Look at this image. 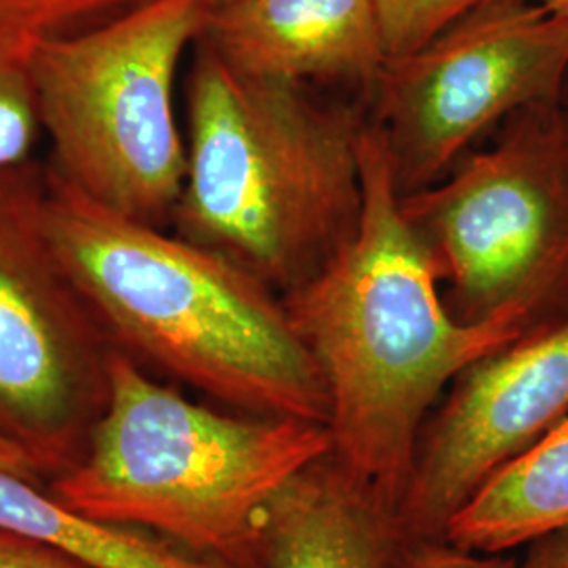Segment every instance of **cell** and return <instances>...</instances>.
Here are the masks:
<instances>
[{
  "label": "cell",
  "instance_id": "1",
  "mask_svg": "<svg viewBox=\"0 0 568 568\" xmlns=\"http://www.w3.org/2000/svg\"><path fill=\"white\" fill-rule=\"evenodd\" d=\"M361 163L365 211L356 236L281 297L325 377L333 459L398 514L440 394L471 363L523 337L448 312L429 255L400 213L371 121Z\"/></svg>",
  "mask_w": 568,
  "mask_h": 568
},
{
  "label": "cell",
  "instance_id": "2",
  "mask_svg": "<svg viewBox=\"0 0 568 568\" xmlns=\"http://www.w3.org/2000/svg\"><path fill=\"white\" fill-rule=\"evenodd\" d=\"M44 225L114 349L241 413L328 426L325 377L283 297L175 232L44 171Z\"/></svg>",
  "mask_w": 568,
  "mask_h": 568
},
{
  "label": "cell",
  "instance_id": "3",
  "mask_svg": "<svg viewBox=\"0 0 568 568\" xmlns=\"http://www.w3.org/2000/svg\"><path fill=\"white\" fill-rule=\"evenodd\" d=\"M356 95L260 81L194 42L173 232L284 295L356 236L365 211Z\"/></svg>",
  "mask_w": 568,
  "mask_h": 568
},
{
  "label": "cell",
  "instance_id": "4",
  "mask_svg": "<svg viewBox=\"0 0 568 568\" xmlns=\"http://www.w3.org/2000/svg\"><path fill=\"white\" fill-rule=\"evenodd\" d=\"M333 448L328 427L222 413L156 382L119 349L108 398L74 466L51 480L63 506L140 528L236 568H260L265 508Z\"/></svg>",
  "mask_w": 568,
  "mask_h": 568
},
{
  "label": "cell",
  "instance_id": "5",
  "mask_svg": "<svg viewBox=\"0 0 568 568\" xmlns=\"http://www.w3.org/2000/svg\"><path fill=\"white\" fill-rule=\"evenodd\" d=\"M209 11V0H145L37 42L32 87L61 180L119 215L171 224L185 180L175 79Z\"/></svg>",
  "mask_w": 568,
  "mask_h": 568
},
{
  "label": "cell",
  "instance_id": "6",
  "mask_svg": "<svg viewBox=\"0 0 568 568\" xmlns=\"http://www.w3.org/2000/svg\"><path fill=\"white\" fill-rule=\"evenodd\" d=\"M448 312L527 337L568 318V105L539 102L467 150L440 182L400 196Z\"/></svg>",
  "mask_w": 568,
  "mask_h": 568
},
{
  "label": "cell",
  "instance_id": "7",
  "mask_svg": "<svg viewBox=\"0 0 568 568\" xmlns=\"http://www.w3.org/2000/svg\"><path fill=\"white\" fill-rule=\"evenodd\" d=\"M568 16L480 0L415 51L387 58L368 95L398 196L440 182L514 112L560 100Z\"/></svg>",
  "mask_w": 568,
  "mask_h": 568
},
{
  "label": "cell",
  "instance_id": "8",
  "mask_svg": "<svg viewBox=\"0 0 568 568\" xmlns=\"http://www.w3.org/2000/svg\"><path fill=\"white\" fill-rule=\"evenodd\" d=\"M44 171L0 173V436L58 476L102 413L114 347L49 239Z\"/></svg>",
  "mask_w": 568,
  "mask_h": 568
},
{
  "label": "cell",
  "instance_id": "9",
  "mask_svg": "<svg viewBox=\"0 0 568 568\" xmlns=\"http://www.w3.org/2000/svg\"><path fill=\"white\" fill-rule=\"evenodd\" d=\"M568 417V318L464 368L422 429L398 509L405 541L445 539L493 474Z\"/></svg>",
  "mask_w": 568,
  "mask_h": 568
},
{
  "label": "cell",
  "instance_id": "10",
  "mask_svg": "<svg viewBox=\"0 0 568 568\" xmlns=\"http://www.w3.org/2000/svg\"><path fill=\"white\" fill-rule=\"evenodd\" d=\"M199 41L244 77L365 102L387 61L375 0H230L211 7Z\"/></svg>",
  "mask_w": 568,
  "mask_h": 568
},
{
  "label": "cell",
  "instance_id": "11",
  "mask_svg": "<svg viewBox=\"0 0 568 568\" xmlns=\"http://www.w3.org/2000/svg\"><path fill=\"white\" fill-rule=\"evenodd\" d=\"M398 514L328 453L305 466L267 504L260 568H398Z\"/></svg>",
  "mask_w": 568,
  "mask_h": 568
},
{
  "label": "cell",
  "instance_id": "12",
  "mask_svg": "<svg viewBox=\"0 0 568 568\" xmlns=\"http://www.w3.org/2000/svg\"><path fill=\"white\" fill-rule=\"evenodd\" d=\"M568 528V417L493 474L448 523L457 548L506 554Z\"/></svg>",
  "mask_w": 568,
  "mask_h": 568
},
{
  "label": "cell",
  "instance_id": "13",
  "mask_svg": "<svg viewBox=\"0 0 568 568\" xmlns=\"http://www.w3.org/2000/svg\"><path fill=\"white\" fill-rule=\"evenodd\" d=\"M0 527L37 539L89 568H236L140 528L121 527L63 506L58 497L0 471Z\"/></svg>",
  "mask_w": 568,
  "mask_h": 568
},
{
  "label": "cell",
  "instance_id": "14",
  "mask_svg": "<svg viewBox=\"0 0 568 568\" xmlns=\"http://www.w3.org/2000/svg\"><path fill=\"white\" fill-rule=\"evenodd\" d=\"M37 44L0 32V173L34 163L42 129L30 60Z\"/></svg>",
  "mask_w": 568,
  "mask_h": 568
},
{
  "label": "cell",
  "instance_id": "15",
  "mask_svg": "<svg viewBox=\"0 0 568 568\" xmlns=\"http://www.w3.org/2000/svg\"><path fill=\"white\" fill-rule=\"evenodd\" d=\"M145 0H0V32L28 44L82 30Z\"/></svg>",
  "mask_w": 568,
  "mask_h": 568
},
{
  "label": "cell",
  "instance_id": "16",
  "mask_svg": "<svg viewBox=\"0 0 568 568\" xmlns=\"http://www.w3.org/2000/svg\"><path fill=\"white\" fill-rule=\"evenodd\" d=\"M480 0H375L387 58L405 55Z\"/></svg>",
  "mask_w": 568,
  "mask_h": 568
},
{
  "label": "cell",
  "instance_id": "17",
  "mask_svg": "<svg viewBox=\"0 0 568 568\" xmlns=\"http://www.w3.org/2000/svg\"><path fill=\"white\" fill-rule=\"evenodd\" d=\"M398 568H520L506 554L457 548L447 539H413L400 549Z\"/></svg>",
  "mask_w": 568,
  "mask_h": 568
},
{
  "label": "cell",
  "instance_id": "18",
  "mask_svg": "<svg viewBox=\"0 0 568 568\" xmlns=\"http://www.w3.org/2000/svg\"><path fill=\"white\" fill-rule=\"evenodd\" d=\"M0 568H89L79 560L30 539L16 530L0 527Z\"/></svg>",
  "mask_w": 568,
  "mask_h": 568
},
{
  "label": "cell",
  "instance_id": "19",
  "mask_svg": "<svg viewBox=\"0 0 568 568\" xmlns=\"http://www.w3.org/2000/svg\"><path fill=\"white\" fill-rule=\"evenodd\" d=\"M520 568H568V528L544 535L525 546Z\"/></svg>",
  "mask_w": 568,
  "mask_h": 568
},
{
  "label": "cell",
  "instance_id": "20",
  "mask_svg": "<svg viewBox=\"0 0 568 568\" xmlns=\"http://www.w3.org/2000/svg\"><path fill=\"white\" fill-rule=\"evenodd\" d=\"M0 471L16 474V476L32 480V483H41L42 476L47 474V469L42 467L41 462L34 455H30L20 445L7 440L4 436H0Z\"/></svg>",
  "mask_w": 568,
  "mask_h": 568
},
{
  "label": "cell",
  "instance_id": "21",
  "mask_svg": "<svg viewBox=\"0 0 568 568\" xmlns=\"http://www.w3.org/2000/svg\"><path fill=\"white\" fill-rule=\"evenodd\" d=\"M539 4H544L549 11L554 13H565L568 16V0H537Z\"/></svg>",
  "mask_w": 568,
  "mask_h": 568
},
{
  "label": "cell",
  "instance_id": "22",
  "mask_svg": "<svg viewBox=\"0 0 568 568\" xmlns=\"http://www.w3.org/2000/svg\"><path fill=\"white\" fill-rule=\"evenodd\" d=\"M560 100H562V102L567 103L568 105V74L567 81H565V87H562V95H560Z\"/></svg>",
  "mask_w": 568,
  "mask_h": 568
},
{
  "label": "cell",
  "instance_id": "23",
  "mask_svg": "<svg viewBox=\"0 0 568 568\" xmlns=\"http://www.w3.org/2000/svg\"><path fill=\"white\" fill-rule=\"evenodd\" d=\"M224 2H230V0H209L211 7H217V4H224Z\"/></svg>",
  "mask_w": 568,
  "mask_h": 568
}]
</instances>
